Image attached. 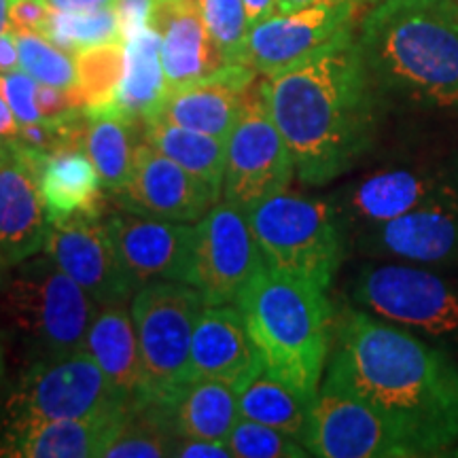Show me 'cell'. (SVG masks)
Instances as JSON below:
<instances>
[{
    "instance_id": "1f68e13d",
    "label": "cell",
    "mask_w": 458,
    "mask_h": 458,
    "mask_svg": "<svg viewBox=\"0 0 458 458\" xmlns=\"http://www.w3.org/2000/svg\"><path fill=\"white\" fill-rule=\"evenodd\" d=\"M72 91L83 111H105L114 105L125 72V43H102L74 54Z\"/></svg>"
},
{
    "instance_id": "74e56055",
    "label": "cell",
    "mask_w": 458,
    "mask_h": 458,
    "mask_svg": "<svg viewBox=\"0 0 458 458\" xmlns=\"http://www.w3.org/2000/svg\"><path fill=\"white\" fill-rule=\"evenodd\" d=\"M37 105H38V113H41L43 122H62V119L83 111V108L79 106L77 98H74L72 88L62 89V88H54V85H45V83H38Z\"/></svg>"
},
{
    "instance_id": "8d00e7d4",
    "label": "cell",
    "mask_w": 458,
    "mask_h": 458,
    "mask_svg": "<svg viewBox=\"0 0 458 458\" xmlns=\"http://www.w3.org/2000/svg\"><path fill=\"white\" fill-rule=\"evenodd\" d=\"M38 81L30 77L26 71H13L0 74V96L7 100L11 111L20 123H37L43 122L37 105Z\"/></svg>"
},
{
    "instance_id": "d590c367",
    "label": "cell",
    "mask_w": 458,
    "mask_h": 458,
    "mask_svg": "<svg viewBox=\"0 0 458 458\" xmlns=\"http://www.w3.org/2000/svg\"><path fill=\"white\" fill-rule=\"evenodd\" d=\"M227 448L236 458H303L310 456L306 445L278 428L240 416L227 437Z\"/></svg>"
},
{
    "instance_id": "484cf974",
    "label": "cell",
    "mask_w": 458,
    "mask_h": 458,
    "mask_svg": "<svg viewBox=\"0 0 458 458\" xmlns=\"http://www.w3.org/2000/svg\"><path fill=\"white\" fill-rule=\"evenodd\" d=\"M165 94L168 81L162 64V37L148 26L125 43V72L113 108L145 123L162 105Z\"/></svg>"
},
{
    "instance_id": "f546056e",
    "label": "cell",
    "mask_w": 458,
    "mask_h": 458,
    "mask_svg": "<svg viewBox=\"0 0 458 458\" xmlns=\"http://www.w3.org/2000/svg\"><path fill=\"white\" fill-rule=\"evenodd\" d=\"M181 435L176 431L172 405L142 401L130 405L114 439L108 444V458H159L174 456Z\"/></svg>"
},
{
    "instance_id": "7dc6e473",
    "label": "cell",
    "mask_w": 458,
    "mask_h": 458,
    "mask_svg": "<svg viewBox=\"0 0 458 458\" xmlns=\"http://www.w3.org/2000/svg\"><path fill=\"white\" fill-rule=\"evenodd\" d=\"M11 4H13V0H0V32H4L7 28H11V21H9Z\"/></svg>"
},
{
    "instance_id": "f907efd6",
    "label": "cell",
    "mask_w": 458,
    "mask_h": 458,
    "mask_svg": "<svg viewBox=\"0 0 458 458\" xmlns=\"http://www.w3.org/2000/svg\"><path fill=\"white\" fill-rule=\"evenodd\" d=\"M359 4H376V3H382V0H357Z\"/></svg>"
},
{
    "instance_id": "5b68a950",
    "label": "cell",
    "mask_w": 458,
    "mask_h": 458,
    "mask_svg": "<svg viewBox=\"0 0 458 458\" xmlns=\"http://www.w3.org/2000/svg\"><path fill=\"white\" fill-rule=\"evenodd\" d=\"M98 310V303L47 253L11 267L0 291V317L20 342L26 363L85 351Z\"/></svg>"
},
{
    "instance_id": "d6a6232c",
    "label": "cell",
    "mask_w": 458,
    "mask_h": 458,
    "mask_svg": "<svg viewBox=\"0 0 458 458\" xmlns=\"http://www.w3.org/2000/svg\"><path fill=\"white\" fill-rule=\"evenodd\" d=\"M41 34L66 54H77L102 43H123L114 7L96 11L51 9Z\"/></svg>"
},
{
    "instance_id": "30bf717a",
    "label": "cell",
    "mask_w": 458,
    "mask_h": 458,
    "mask_svg": "<svg viewBox=\"0 0 458 458\" xmlns=\"http://www.w3.org/2000/svg\"><path fill=\"white\" fill-rule=\"evenodd\" d=\"M295 174L291 148L267 111L259 79H255L227 139L223 202L249 210L261 199L286 191Z\"/></svg>"
},
{
    "instance_id": "cb8c5ba5",
    "label": "cell",
    "mask_w": 458,
    "mask_h": 458,
    "mask_svg": "<svg viewBox=\"0 0 458 458\" xmlns=\"http://www.w3.org/2000/svg\"><path fill=\"white\" fill-rule=\"evenodd\" d=\"M151 28L162 37L168 91L199 81L225 66L206 30L199 0H153Z\"/></svg>"
},
{
    "instance_id": "ee69618b",
    "label": "cell",
    "mask_w": 458,
    "mask_h": 458,
    "mask_svg": "<svg viewBox=\"0 0 458 458\" xmlns=\"http://www.w3.org/2000/svg\"><path fill=\"white\" fill-rule=\"evenodd\" d=\"M242 3L250 26L278 13V0H242Z\"/></svg>"
},
{
    "instance_id": "7c38bea8",
    "label": "cell",
    "mask_w": 458,
    "mask_h": 458,
    "mask_svg": "<svg viewBox=\"0 0 458 458\" xmlns=\"http://www.w3.org/2000/svg\"><path fill=\"white\" fill-rule=\"evenodd\" d=\"M263 263L249 215L238 206L215 204L196 225V249L189 284L206 306L236 303Z\"/></svg>"
},
{
    "instance_id": "4dcf8cb0",
    "label": "cell",
    "mask_w": 458,
    "mask_h": 458,
    "mask_svg": "<svg viewBox=\"0 0 458 458\" xmlns=\"http://www.w3.org/2000/svg\"><path fill=\"white\" fill-rule=\"evenodd\" d=\"M238 408L242 418L278 428L301 444L306 439L312 401L301 397L266 369L238 393Z\"/></svg>"
},
{
    "instance_id": "f35d334b",
    "label": "cell",
    "mask_w": 458,
    "mask_h": 458,
    "mask_svg": "<svg viewBox=\"0 0 458 458\" xmlns=\"http://www.w3.org/2000/svg\"><path fill=\"white\" fill-rule=\"evenodd\" d=\"M114 13H117L119 26H122L123 43H128L131 37L151 26L153 0H117Z\"/></svg>"
},
{
    "instance_id": "ffe728a7",
    "label": "cell",
    "mask_w": 458,
    "mask_h": 458,
    "mask_svg": "<svg viewBox=\"0 0 458 458\" xmlns=\"http://www.w3.org/2000/svg\"><path fill=\"white\" fill-rule=\"evenodd\" d=\"M261 371V352L240 308L232 303L204 306L191 342L193 382L219 380L240 393Z\"/></svg>"
},
{
    "instance_id": "d4e9b609",
    "label": "cell",
    "mask_w": 458,
    "mask_h": 458,
    "mask_svg": "<svg viewBox=\"0 0 458 458\" xmlns=\"http://www.w3.org/2000/svg\"><path fill=\"white\" fill-rule=\"evenodd\" d=\"M85 351L100 365L108 382L128 405L145 401V376L139 348V335L125 303L100 306L91 320Z\"/></svg>"
},
{
    "instance_id": "603a6c76",
    "label": "cell",
    "mask_w": 458,
    "mask_h": 458,
    "mask_svg": "<svg viewBox=\"0 0 458 458\" xmlns=\"http://www.w3.org/2000/svg\"><path fill=\"white\" fill-rule=\"evenodd\" d=\"M51 223L34 172L15 156L11 142L0 157V257L9 267L45 249Z\"/></svg>"
},
{
    "instance_id": "836d02e7",
    "label": "cell",
    "mask_w": 458,
    "mask_h": 458,
    "mask_svg": "<svg viewBox=\"0 0 458 458\" xmlns=\"http://www.w3.org/2000/svg\"><path fill=\"white\" fill-rule=\"evenodd\" d=\"M199 3H202L206 30L223 64H246L250 24L242 0H199Z\"/></svg>"
},
{
    "instance_id": "ac0fdd59",
    "label": "cell",
    "mask_w": 458,
    "mask_h": 458,
    "mask_svg": "<svg viewBox=\"0 0 458 458\" xmlns=\"http://www.w3.org/2000/svg\"><path fill=\"white\" fill-rule=\"evenodd\" d=\"M354 244L374 259L454 267L458 266V193L357 233Z\"/></svg>"
},
{
    "instance_id": "44dd1931",
    "label": "cell",
    "mask_w": 458,
    "mask_h": 458,
    "mask_svg": "<svg viewBox=\"0 0 458 458\" xmlns=\"http://www.w3.org/2000/svg\"><path fill=\"white\" fill-rule=\"evenodd\" d=\"M15 156L34 172L51 225L71 216L105 215V185L85 151H38L11 142Z\"/></svg>"
},
{
    "instance_id": "bcb514c9",
    "label": "cell",
    "mask_w": 458,
    "mask_h": 458,
    "mask_svg": "<svg viewBox=\"0 0 458 458\" xmlns=\"http://www.w3.org/2000/svg\"><path fill=\"white\" fill-rule=\"evenodd\" d=\"M314 3H318V0H278V13H289V11H297Z\"/></svg>"
},
{
    "instance_id": "8fae6325",
    "label": "cell",
    "mask_w": 458,
    "mask_h": 458,
    "mask_svg": "<svg viewBox=\"0 0 458 458\" xmlns=\"http://www.w3.org/2000/svg\"><path fill=\"white\" fill-rule=\"evenodd\" d=\"M458 193L456 162L391 165L369 172L331 198L348 238Z\"/></svg>"
},
{
    "instance_id": "83f0119b",
    "label": "cell",
    "mask_w": 458,
    "mask_h": 458,
    "mask_svg": "<svg viewBox=\"0 0 458 458\" xmlns=\"http://www.w3.org/2000/svg\"><path fill=\"white\" fill-rule=\"evenodd\" d=\"M172 411L181 437L227 444L240 420L238 391L219 380H196L172 405Z\"/></svg>"
},
{
    "instance_id": "f6af8a7d",
    "label": "cell",
    "mask_w": 458,
    "mask_h": 458,
    "mask_svg": "<svg viewBox=\"0 0 458 458\" xmlns=\"http://www.w3.org/2000/svg\"><path fill=\"white\" fill-rule=\"evenodd\" d=\"M55 11H96L114 7L117 0H45Z\"/></svg>"
},
{
    "instance_id": "4316f807",
    "label": "cell",
    "mask_w": 458,
    "mask_h": 458,
    "mask_svg": "<svg viewBox=\"0 0 458 458\" xmlns=\"http://www.w3.org/2000/svg\"><path fill=\"white\" fill-rule=\"evenodd\" d=\"M140 140L142 123L125 117L113 106L105 111L88 113L83 151L94 162L102 185L108 191L114 193L125 185Z\"/></svg>"
},
{
    "instance_id": "4fadbf2b",
    "label": "cell",
    "mask_w": 458,
    "mask_h": 458,
    "mask_svg": "<svg viewBox=\"0 0 458 458\" xmlns=\"http://www.w3.org/2000/svg\"><path fill=\"white\" fill-rule=\"evenodd\" d=\"M303 445L320 458L418 456L403 433L374 405L329 388H320L312 401Z\"/></svg>"
},
{
    "instance_id": "52a82bcc",
    "label": "cell",
    "mask_w": 458,
    "mask_h": 458,
    "mask_svg": "<svg viewBox=\"0 0 458 458\" xmlns=\"http://www.w3.org/2000/svg\"><path fill=\"white\" fill-rule=\"evenodd\" d=\"M204 300L196 286L159 280L140 286L131 300L139 335L145 401L174 405L193 382L191 342Z\"/></svg>"
},
{
    "instance_id": "3957f363",
    "label": "cell",
    "mask_w": 458,
    "mask_h": 458,
    "mask_svg": "<svg viewBox=\"0 0 458 458\" xmlns=\"http://www.w3.org/2000/svg\"><path fill=\"white\" fill-rule=\"evenodd\" d=\"M357 43L382 98L458 114V0H382Z\"/></svg>"
},
{
    "instance_id": "d6986e66",
    "label": "cell",
    "mask_w": 458,
    "mask_h": 458,
    "mask_svg": "<svg viewBox=\"0 0 458 458\" xmlns=\"http://www.w3.org/2000/svg\"><path fill=\"white\" fill-rule=\"evenodd\" d=\"M255 79L257 72L246 64L221 66L199 81L170 89L147 122H162L229 139Z\"/></svg>"
},
{
    "instance_id": "7a4b0ae2",
    "label": "cell",
    "mask_w": 458,
    "mask_h": 458,
    "mask_svg": "<svg viewBox=\"0 0 458 458\" xmlns=\"http://www.w3.org/2000/svg\"><path fill=\"white\" fill-rule=\"evenodd\" d=\"M259 83L306 185L340 179L374 145L382 94L354 32Z\"/></svg>"
},
{
    "instance_id": "60d3db41",
    "label": "cell",
    "mask_w": 458,
    "mask_h": 458,
    "mask_svg": "<svg viewBox=\"0 0 458 458\" xmlns=\"http://www.w3.org/2000/svg\"><path fill=\"white\" fill-rule=\"evenodd\" d=\"M174 456L182 458H229L232 450L225 442H213V439H187L181 437L176 445Z\"/></svg>"
},
{
    "instance_id": "e0dca14e",
    "label": "cell",
    "mask_w": 458,
    "mask_h": 458,
    "mask_svg": "<svg viewBox=\"0 0 458 458\" xmlns=\"http://www.w3.org/2000/svg\"><path fill=\"white\" fill-rule=\"evenodd\" d=\"M43 250L98 306L128 303L136 293L102 216L77 215L55 223Z\"/></svg>"
},
{
    "instance_id": "5bb4252c",
    "label": "cell",
    "mask_w": 458,
    "mask_h": 458,
    "mask_svg": "<svg viewBox=\"0 0 458 458\" xmlns=\"http://www.w3.org/2000/svg\"><path fill=\"white\" fill-rule=\"evenodd\" d=\"M357 0H318L289 13H276L249 30L246 64L261 77L295 66L318 49L354 32Z\"/></svg>"
},
{
    "instance_id": "7bdbcfd3",
    "label": "cell",
    "mask_w": 458,
    "mask_h": 458,
    "mask_svg": "<svg viewBox=\"0 0 458 458\" xmlns=\"http://www.w3.org/2000/svg\"><path fill=\"white\" fill-rule=\"evenodd\" d=\"M20 128L21 123L17 122V117L11 111L7 100L0 96V142L3 145H9V142H15L20 139Z\"/></svg>"
},
{
    "instance_id": "681fc988",
    "label": "cell",
    "mask_w": 458,
    "mask_h": 458,
    "mask_svg": "<svg viewBox=\"0 0 458 458\" xmlns=\"http://www.w3.org/2000/svg\"><path fill=\"white\" fill-rule=\"evenodd\" d=\"M9 274H11V267L7 266V263L3 261V257H0V291H3L4 284H7Z\"/></svg>"
},
{
    "instance_id": "9a60e30c",
    "label": "cell",
    "mask_w": 458,
    "mask_h": 458,
    "mask_svg": "<svg viewBox=\"0 0 458 458\" xmlns=\"http://www.w3.org/2000/svg\"><path fill=\"white\" fill-rule=\"evenodd\" d=\"M119 261L130 283L140 286L159 280L189 283L196 249V225L119 210L105 219Z\"/></svg>"
},
{
    "instance_id": "ab89813d",
    "label": "cell",
    "mask_w": 458,
    "mask_h": 458,
    "mask_svg": "<svg viewBox=\"0 0 458 458\" xmlns=\"http://www.w3.org/2000/svg\"><path fill=\"white\" fill-rule=\"evenodd\" d=\"M49 4L45 0H13L11 4L9 21L13 30L43 32L45 21L49 17Z\"/></svg>"
},
{
    "instance_id": "f1b7e54d",
    "label": "cell",
    "mask_w": 458,
    "mask_h": 458,
    "mask_svg": "<svg viewBox=\"0 0 458 458\" xmlns=\"http://www.w3.org/2000/svg\"><path fill=\"white\" fill-rule=\"evenodd\" d=\"M142 136L164 156L174 159L181 168L208 182L221 196L223 179H225L227 139L162 122L142 123Z\"/></svg>"
},
{
    "instance_id": "ba28073f",
    "label": "cell",
    "mask_w": 458,
    "mask_h": 458,
    "mask_svg": "<svg viewBox=\"0 0 458 458\" xmlns=\"http://www.w3.org/2000/svg\"><path fill=\"white\" fill-rule=\"evenodd\" d=\"M351 300L360 310L437 342L444 351L458 346V280L433 267L369 263L354 276Z\"/></svg>"
},
{
    "instance_id": "6da1fadb",
    "label": "cell",
    "mask_w": 458,
    "mask_h": 458,
    "mask_svg": "<svg viewBox=\"0 0 458 458\" xmlns=\"http://www.w3.org/2000/svg\"><path fill=\"white\" fill-rule=\"evenodd\" d=\"M320 388L382 411L418 456L458 444V360L420 335L365 310H346Z\"/></svg>"
},
{
    "instance_id": "8992f818",
    "label": "cell",
    "mask_w": 458,
    "mask_h": 458,
    "mask_svg": "<svg viewBox=\"0 0 458 458\" xmlns=\"http://www.w3.org/2000/svg\"><path fill=\"white\" fill-rule=\"evenodd\" d=\"M266 267L325 289L340 270L348 233L331 199L280 191L246 210Z\"/></svg>"
},
{
    "instance_id": "c3c4849f",
    "label": "cell",
    "mask_w": 458,
    "mask_h": 458,
    "mask_svg": "<svg viewBox=\"0 0 458 458\" xmlns=\"http://www.w3.org/2000/svg\"><path fill=\"white\" fill-rule=\"evenodd\" d=\"M4 377H7V360H4V344L0 340V397H3L4 388H7Z\"/></svg>"
},
{
    "instance_id": "b9f144b4",
    "label": "cell",
    "mask_w": 458,
    "mask_h": 458,
    "mask_svg": "<svg viewBox=\"0 0 458 458\" xmlns=\"http://www.w3.org/2000/svg\"><path fill=\"white\" fill-rule=\"evenodd\" d=\"M20 51H17V37L13 28L0 32V74L20 71Z\"/></svg>"
},
{
    "instance_id": "e575fe53",
    "label": "cell",
    "mask_w": 458,
    "mask_h": 458,
    "mask_svg": "<svg viewBox=\"0 0 458 458\" xmlns=\"http://www.w3.org/2000/svg\"><path fill=\"white\" fill-rule=\"evenodd\" d=\"M15 37L21 71H26L38 83L62 89L72 88L77 71H74L72 57L64 49L55 47L49 38L38 32L15 30Z\"/></svg>"
},
{
    "instance_id": "9c48e42d",
    "label": "cell",
    "mask_w": 458,
    "mask_h": 458,
    "mask_svg": "<svg viewBox=\"0 0 458 458\" xmlns=\"http://www.w3.org/2000/svg\"><path fill=\"white\" fill-rule=\"evenodd\" d=\"M128 408L91 354L74 351L28 360L0 397V422L96 418Z\"/></svg>"
},
{
    "instance_id": "2e32d148",
    "label": "cell",
    "mask_w": 458,
    "mask_h": 458,
    "mask_svg": "<svg viewBox=\"0 0 458 458\" xmlns=\"http://www.w3.org/2000/svg\"><path fill=\"white\" fill-rule=\"evenodd\" d=\"M219 199L208 182L181 168L145 136L134 153L125 185L114 191V202L130 213L165 221H199Z\"/></svg>"
},
{
    "instance_id": "816d5d0a",
    "label": "cell",
    "mask_w": 458,
    "mask_h": 458,
    "mask_svg": "<svg viewBox=\"0 0 458 458\" xmlns=\"http://www.w3.org/2000/svg\"><path fill=\"white\" fill-rule=\"evenodd\" d=\"M4 148H7V145H3V142H0V157H3V153H4Z\"/></svg>"
},
{
    "instance_id": "7402d4cb",
    "label": "cell",
    "mask_w": 458,
    "mask_h": 458,
    "mask_svg": "<svg viewBox=\"0 0 458 458\" xmlns=\"http://www.w3.org/2000/svg\"><path fill=\"white\" fill-rule=\"evenodd\" d=\"M123 414L62 420L0 422V456L94 458L105 456Z\"/></svg>"
},
{
    "instance_id": "277c9868",
    "label": "cell",
    "mask_w": 458,
    "mask_h": 458,
    "mask_svg": "<svg viewBox=\"0 0 458 458\" xmlns=\"http://www.w3.org/2000/svg\"><path fill=\"white\" fill-rule=\"evenodd\" d=\"M263 369L314 401L334 344V308L327 289L310 278L263 267L238 297Z\"/></svg>"
}]
</instances>
